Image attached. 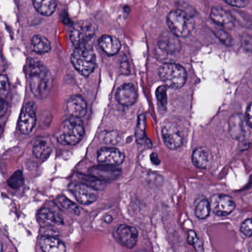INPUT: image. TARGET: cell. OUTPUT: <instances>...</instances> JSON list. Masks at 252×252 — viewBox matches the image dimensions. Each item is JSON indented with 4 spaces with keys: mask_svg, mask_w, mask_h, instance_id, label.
I'll return each mask as SVG.
<instances>
[{
    "mask_svg": "<svg viewBox=\"0 0 252 252\" xmlns=\"http://www.w3.org/2000/svg\"><path fill=\"white\" fill-rule=\"evenodd\" d=\"M248 125L241 114H234L229 121V131L233 139H241L247 133Z\"/></svg>",
    "mask_w": 252,
    "mask_h": 252,
    "instance_id": "cell-15",
    "label": "cell"
},
{
    "mask_svg": "<svg viewBox=\"0 0 252 252\" xmlns=\"http://www.w3.org/2000/svg\"><path fill=\"white\" fill-rule=\"evenodd\" d=\"M97 26L90 20L77 22L70 32V39L75 47L86 45L94 36Z\"/></svg>",
    "mask_w": 252,
    "mask_h": 252,
    "instance_id": "cell-6",
    "label": "cell"
},
{
    "mask_svg": "<svg viewBox=\"0 0 252 252\" xmlns=\"http://www.w3.org/2000/svg\"><path fill=\"white\" fill-rule=\"evenodd\" d=\"M81 180L84 182V184L94 188V189H102L103 188V182L99 179H96L94 176H85V175H78Z\"/></svg>",
    "mask_w": 252,
    "mask_h": 252,
    "instance_id": "cell-30",
    "label": "cell"
},
{
    "mask_svg": "<svg viewBox=\"0 0 252 252\" xmlns=\"http://www.w3.org/2000/svg\"><path fill=\"white\" fill-rule=\"evenodd\" d=\"M117 241L127 249H133L137 244L139 232L133 226L121 224L115 229L114 232Z\"/></svg>",
    "mask_w": 252,
    "mask_h": 252,
    "instance_id": "cell-9",
    "label": "cell"
},
{
    "mask_svg": "<svg viewBox=\"0 0 252 252\" xmlns=\"http://www.w3.org/2000/svg\"><path fill=\"white\" fill-rule=\"evenodd\" d=\"M145 123H146V118L145 115H141L139 117V121H138L137 127H136V136L137 142L141 143L143 142L145 139Z\"/></svg>",
    "mask_w": 252,
    "mask_h": 252,
    "instance_id": "cell-29",
    "label": "cell"
},
{
    "mask_svg": "<svg viewBox=\"0 0 252 252\" xmlns=\"http://www.w3.org/2000/svg\"><path fill=\"white\" fill-rule=\"evenodd\" d=\"M167 23L170 31L178 37L189 35L193 29V22L190 16L182 10H174L169 13Z\"/></svg>",
    "mask_w": 252,
    "mask_h": 252,
    "instance_id": "cell-5",
    "label": "cell"
},
{
    "mask_svg": "<svg viewBox=\"0 0 252 252\" xmlns=\"http://www.w3.org/2000/svg\"><path fill=\"white\" fill-rule=\"evenodd\" d=\"M247 248H248L249 252H252V240L247 244Z\"/></svg>",
    "mask_w": 252,
    "mask_h": 252,
    "instance_id": "cell-42",
    "label": "cell"
},
{
    "mask_svg": "<svg viewBox=\"0 0 252 252\" xmlns=\"http://www.w3.org/2000/svg\"><path fill=\"white\" fill-rule=\"evenodd\" d=\"M243 46L248 51H252V36L247 35H244L242 38Z\"/></svg>",
    "mask_w": 252,
    "mask_h": 252,
    "instance_id": "cell-37",
    "label": "cell"
},
{
    "mask_svg": "<svg viewBox=\"0 0 252 252\" xmlns=\"http://www.w3.org/2000/svg\"><path fill=\"white\" fill-rule=\"evenodd\" d=\"M10 90V84L6 75H0V99H3L8 94Z\"/></svg>",
    "mask_w": 252,
    "mask_h": 252,
    "instance_id": "cell-34",
    "label": "cell"
},
{
    "mask_svg": "<svg viewBox=\"0 0 252 252\" xmlns=\"http://www.w3.org/2000/svg\"><path fill=\"white\" fill-rule=\"evenodd\" d=\"M138 94L134 86L130 84L121 86L116 93V99L123 106H129L134 104L137 100Z\"/></svg>",
    "mask_w": 252,
    "mask_h": 252,
    "instance_id": "cell-16",
    "label": "cell"
},
{
    "mask_svg": "<svg viewBox=\"0 0 252 252\" xmlns=\"http://www.w3.org/2000/svg\"><path fill=\"white\" fill-rule=\"evenodd\" d=\"M212 20L225 29H232L235 26V21L231 13L220 7H213L210 13Z\"/></svg>",
    "mask_w": 252,
    "mask_h": 252,
    "instance_id": "cell-17",
    "label": "cell"
},
{
    "mask_svg": "<svg viewBox=\"0 0 252 252\" xmlns=\"http://www.w3.org/2000/svg\"><path fill=\"white\" fill-rule=\"evenodd\" d=\"M214 32L216 36L225 45L228 46V47L231 46L232 41V38H231L230 35L226 31H225L224 30H222L221 28H215Z\"/></svg>",
    "mask_w": 252,
    "mask_h": 252,
    "instance_id": "cell-32",
    "label": "cell"
},
{
    "mask_svg": "<svg viewBox=\"0 0 252 252\" xmlns=\"http://www.w3.org/2000/svg\"><path fill=\"white\" fill-rule=\"evenodd\" d=\"M156 94H157V100H158L160 106H161L163 109H165L167 103V90H166V87L161 86V87H158V88L157 89V92H156Z\"/></svg>",
    "mask_w": 252,
    "mask_h": 252,
    "instance_id": "cell-33",
    "label": "cell"
},
{
    "mask_svg": "<svg viewBox=\"0 0 252 252\" xmlns=\"http://www.w3.org/2000/svg\"><path fill=\"white\" fill-rule=\"evenodd\" d=\"M188 244H190L191 246L195 248L197 252H203V244L200 241L199 238L197 236L196 233L194 231H189L188 233Z\"/></svg>",
    "mask_w": 252,
    "mask_h": 252,
    "instance_id": "cell-31",
    "label": "cell"
},
{
    "mask_svg": "<svg viewBox=\"0 0 252 252\" xmlns=\"http://www.w3.org/2000/svg\"><path fill=\"white\" fill-rule=\"evenodd\" d=\"M241 232L246 237L252 236V219H247L241 223Z\"/></svg>",
    "mask_w": 252,
    "mask_h": 252,
    "instance_id": "cell-35",
    "label": "cell"
},
{
    "mask_svg": "<svg viewBox=\"0 0 252 252\" xmlns=\"http://www.w3.org/2000/svg\"><path fill=\"white\" fill-rule=\"evenodd\" d=\"M163 141L167 148L175 150L182 146L183 143V136L179 127L174 124L167 123L161 129Z\"/></svg>",
    "mask_w": 252,
    "mask_h": 252,
    "instance_id": "cell-11",
    "label": "cell"
},
{
    "mask_svg": "<svg viewBox=\"0 0 252 252\" xmlns=\"http://www.w3.org/2000/svg\"><path fill=\"white\" fill-rule=\"evenodd\" d=\"M69 189L77 201L83 205L93 204L97 199L96 189L86 184H72Z\"/></svg>",
    "mask_w": 252,
    "mask_h": 252,
    "instance_id": "cell-10",
    "label": "cell"
},
{
    "mask_svg": "<svg viewBox=\"0 0 252 252\" xmlns=\"http://www.w3.org/2000/svg\"><path fill=\"white\" fill-rule=\"evenodd\" d=\"M210 210L218 216H227L230 215L236 207L232 197L224 194H216L211 197L210 201Z\"/></svg>",
    "mask_w": 252,
    "mask_h": 252,
    "instance_id": "cell-7",
    "label": "cell"
},
{
    "mask_svg": "<svg viewBox=\"0 0 252 252\" xmlns=\"http://www.w3.org/2000/svg\"><path fill=\"white\" fill-rule=\"evenodd\" d=\"M51 152V148L44 139H37L32 147V154L36 158H45Z\"/></svg>",
    "mask_w": 252,
    "mask_h": 252,
    "instance_id": "cell-25",
    "label": "cell"
},
{
    "mask_svg": "<svg viewBox=\"0 0 252 252\" xmlns=\"http://www.w3.org/2000/svg\"><path fill=\"white\" fill-rule=\"evenodd\" d=\"M158 74L166 87L172 89L181 88L187 81L186 70L176 63H164L159 68Z\"/></svg>",
    "mask_w": 252,
    "mask_h": 252,
    "instance_id": "cell-3",
    "label": "cell"
},
{
    "mask_svg": "<svg viewBox=\"0 0 252 252\" xmlns=\"http://www.w3.org/2000/svg\"><path fill=\"white\" fill-rule=\"evenodd\" d=\"M71 62L75 69L84 76H89L97 65L94 52L87 44L75 48L71 56Z\"/></svg>",
    "mask_w": 252,
    "mask_h": 252,
    "instance_id": "cell-2",
    "label": "cell"
},
{
    "mask_svg": "<svg viewBox=\"0 0 252 252\" xmlns=\"http://www.w3.org/2000/svg\"><path fill=\"white\" fill-rule=\"evenodd\" d=\"M39 244L43 252H66V251L65 244L54 237H41Z\"/></svg>",
    "mask_w": 252,
    "mask_h": 252,
    "instance_id": "cell-21",
    "label": "cell"
},
{
    "mask_svg": "<svg viewBox=\"0 0 252 252\" xmlns=\"http://www.w3.org/2000/svg\"><path fill=\"white\" fill-rule=\"evenodd\" d=\"M124 154L118 148H102L97 153V160L105 165H120L124 162Z\"/></svg>",
    "mask_w": 252,
    "mask_h": 252,
    "instance_id": "cell-12",
    "label": "cell"
},
{
    "mask_svg": "<svg viewBox=\"0 0 252 252\" xmlns=\"http://www.w3.org/2000/svg\"><path fill=\"white\" fill-rule=\"evenodd\" d=\"M31 48L38 54H44L51 50V44L46 37L35 35L31 40Z\"/></svg>",
    "mask_w": 252,
    "mask_h": 252,
    "instance_id": "cell-24",
    "label": "cell"
},
{
    "mask_svg": "<svg viewBox=\"0 0 252 252\" xmlns=\"http://www.w3.org/2000/svg\"><path fill=\"white\" fill-rule=\"evenodd\" d=\"M160 50L168 54L177 53L181 50V42L179 37L171 31H164L158 40Z\"/></svg>",
    "mask_w": 252,
    "mask_h": 252,
    "instance_id": "cell-13",
    "label": "cell"
},
{
    "mask_svg": "<svg viewBox=\"0 0 252 252\" xmlns=\"http://www.w3.org/2000/svg\"><path fill=\"white\" fill-rule=\"evenodd\" d=\"M99 44L102 50L109 56H115L121 50V44L119 39L112 35H103L99 40Z\"/></svg>",
    "mask_w": 252,
    "mask_h": 252,
    "instance_id": "cell-22",
    "label": "cell"
},
{
    "mask_svg": "<svg viewBox=\"0 0 252 252\" xmlns=\"http://www.w3.org/2000/svg\"><path fill=\"white\" fill-rule=\"evenodd\" d=\"M225 2L233 7H244L248 4V0H223Z\"/></svg>",
    "mask_w": 252,
    "mask_h": 252,
    "instance_id": "cell-36",
    "label": "cell"
},
{
    "mask_svg": "<svg viewBox=\"0 0 252 252\" xmlns=\"http://www.w3.org/2000/svg\"><path fill=\"white\" fill-rule=\"evenodd\" d=\"M90 172L91 176H94L102 182H106V181L115 180L117 178L119 177L121 170L115 168L113 166L101 164V165L92 167Z\"/></svg>",
    "mask_w": 252,
    "mask_h": 252,
    "instance_id": "cell-14",
    "label": "cell"
},
{
    "mask_svg": "<svg viewBox=\"0 0 252 252\" xmlns=\"http://www.w3.org/2000/svg\"><path fill=\"white\" fill-rule=\"evenodd\" d=\"M28 69L31 93L37 98L47 97L53 86V76L48 68L40 61L30 58Z\"/></svg>",
    "mask_w": 252,
    "mask_h": 252,
    "instance_id": "cell-1",
    "label": "cell"
},
{
    "mask_svg": "<svg viewBox=\"0 0 252 252\" xmlns=\"http://www.w3.org/2000/svg\"><path fill=\"white\" fill-rule=\"evenodd\" d=\"M32 4L40 14L45 16L53 15L57 6L56 0H32Z\"/></svg>",
    "mask_w": 252,
    "mask_h": 252,
    "instance_id": "cell-23",
    "label": "cell"
},
{
    "mask_svg": "<svg viewBox=\"0 0 252 252\" xmlns=\"http://www.w3.org/2000/svg\"><path fill=\"white\" fill-rule=\"evenodd\" d=\"M36 123V106L33 102H28L22 107L19 116V130L22 134L28 135L32 132Z\"/></svg>",
    "mask_w": 252,
    "mask_h": 252,
    "instance_id": "cell-8",
    "label": "cell"
},
{
    "mask_svg": "<svg viewBox=\"0 0 252 252\" xmlns=\"http://www.w3.org/2000/svg\"><path fill=\"white\" fill-rule=\"evenodd\" d=\"M195 212V216L200 220H204V219H207L210 216V212H211L210 201L205 199V198L200 200L197 203Z\"/></svg>",
    "mask_w": 252,
    "mask_h": 252,
    "instance_id": "cell-26",
    "label": "cell"
},
{
    "mask_svg": "<svg viewBox=\"0 0 252 252\" xmlns=\"http://www.w3.org/2000/svg\"><path fill=\"white\" fill-rule=\"evenodd\" d=\"M57 201L59 205L62 208L64 209L65 210H66V211L69 212V213H72V214L75 215V216H80L81 215V209H80V207L75 203L70 201L66 197L61 195V196L58 198Z\"/></svg>",
    "mask_w": 252,
    "mask_h": 252,
    "instance_id": "cell-27",
    "label": "cell"
},
{
    "mask_svg": "<svg viewBox=\"0 0 252 252\" xmlns=\"http://www.w3.org/2000/svg\"><path fill=\"white\" fill-rule=\"evenodd\" d=\"M68 112L74 118H82L87 113V105L81 96H72L66 103Z\"/></svg>",
    "mask_w": 252,
    "mask_h": 252,
    "instance_id": "cell-19",
    "label": "cell"
},
{
    "mask_svg": "<svg viewBox=\"0 0 252 252\" xmlns=\"http://www.w3.org/2000/svg\"><path fill=\"white\" fill-rule=\"evenodd\" d=\"M84 135V127L80 118H72L66 120L62 126L58 141L63 145H75Z\"/></svg>",
    "mask_w": 252,
    "mask_h": 252,
    "instance_id": "cell-4",
    "label": "cell"
},
{
    "mask_svg": "<svg viewBox=\"0 0 252 252\" xmlns=\"http://www.w3.org/2000/svg\"><path fill=\"white\" fill-rule=\"evenodd\" d=\"M192 162L195 167L201 169H207L211 165L212 154L205 148H196L192 156Z\"/></svg>",
    "mask_w": 252,
    "mask_h": 252,
    "instance_id": "cell-20",
    "label": "cell"
},
{
    "mask_svg": "<svg viewBox=\"0 0 252 252\" xmlns=\"http://www.w3.org/2000/svg\"><path fill=\"white\" fill-rule=\"evenodd\" d=\"M8 107V103L3 99H0V118H2L7 114Z\"/></svg>",
    "mask_w": 252,
    "mask_h": 252,
    "instance_id": "cell-38",
    "label": "cell"
},
{
    "mask_svg": "<svg viewBox=\"0 0 252 252\" xmlns=\"http://www.w3.org/2000/svg\"><path fill=\"white\" fill-rule=\"evenodd\" d=\"M24 182L25 180H24L23 173L21 170H17L8 179L7 184L12 189H17L24 185Z\"/></svg>",
    "mask_w": 252,
    "mask_h": 252,
    "instance_id": "cell-28",
    "label": "cell"
},
{
    "mask_svg": "<svg viewBox=\"0 0 252 252\" xmlns=\"http://www.w3.org/2000/svg\"><path fill=\"white\" fill-rule=\"evenodd\" d=\"M38 220L40 224L46 227L59 226L63 223V218L59 213L45 207L38 212Z\"/></svg>",
    "mask_w": 252,
    "mask_h": 252,
    "instance_id": "cell-18",
    "label": "cell"
},
{
    "mask_svg": "<svg viewBox=\"0 0 252 252\" xmlns=\"http://www.w3.org/2000/svg\"><path fill=\"white\" fill-rule=\"evenodd\" d=\"M0 252H2V244L0 242Z\"/></svg>",
    "mask_w": 252,
    "mask_h": 252,
    "instance_id": "cell-43",
    "label": "cell"
},
{
    "mask_svg": "<svg viewBox=\"0 0 252 252\" xmlns=\"http://www.w3.org/2000/svg\"><path fill=\"white\" fill-rule=\"evenodd\" d=\"M121 70L123 72H124V74H128L129 67L127 60L123 61L122 63H121Z\"/></svg>",
    "mask_w": 252,
    "mask_h": 252,
    "instance_id": "cell-40",
    "label": "cell"
},
{
    "mask_svg": "<svg viewBox=\"0 0 252 252\" xmlns=\"http://www.w3.org/2000/svg\"><path fill=\"white\" fill-rule=\"evenodd\" d=\"M104 221L106 222V223H111L112 221H113V218L111 216H107L104 218Z\"/></svg>",
    "mask_w": 252,
    "mask_h": 252,
    "instance_id": "cell-41",
    "label": "cell"
},
{
    "mask_svg": "<svg viewBox=\"0 0 252 252\" xmlns=\"http://www.w3.org/2000/svg\"><path fill=\"white\" fill-rule=\"evenodd\" d=\"M1 133H2V127L0 126V134H1Z\"/></svg>",
    "mask_w": 252,
    "mask_h": 252,
    "instance_id": "cell-44",
    "label": "cell"
},
{
    "mask_svg": "<svg viewBox=\"0 0 252 252\" xmlns=\"http://www.w3.org/2000/svg\"><path fill=\"white\" fill-rule=\"evenodd\" d=\"M246 121H247L248 126L252 128V103L249 106L248 109H247Z\"/></svg>",
    "mask_w": 252,
    "mask_h": 252,
    "instance_id": "cell-39",
    "label": "cell"
}]
</instances>
